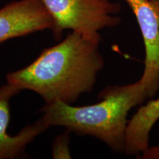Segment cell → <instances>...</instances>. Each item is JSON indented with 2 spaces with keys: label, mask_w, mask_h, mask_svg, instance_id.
Listing matches in <instances>:
<instances>
[{
  "label": "cell",
  "mask_w": 159,
  "mask_h": 159,
  "mask_svg": "<svg viewBox=\"0 0 159 159\" xmlns=\"http://www.w3.org/2000/svg\"><path fill=\"white\" fill-rule=\"evenodd\" d=\"M101 39L71 32L57 45L44 49L30 64L7 75V82L34 91L45 102L72 105L94 89L105 62Z\"/></svg>",
  "instance_id": "6da1fadb"
},
{
  "label": "cell",
  "mask_w": 159,
  "mask_h": 159,
  "mask_svg": "<svg viewBox=\"0 0 159 159\" xmlns=\"http://www.w3.org/2000/svg\"><path fill=\"white\" fill-rule=\"evenodd\" d=\"M99 98L100 102L85 106L45 102L41 111L49 126L63 127L70 133L93 136L111 150L124 152L128 113L150 98L148 89L139 80L131 84L106 87Z\"/></svg>",
  "instance_id": "7a4b0ae2"
},
{
  "label": "cell",
  "mask_w": 159,
  "mask_h": 159,
  "mask_svg": "<svg viewBox=\"0 0 159 159\" xmlns=\"http://www.w3.org/2000/svg\"><path fill=\"white\" fill-rule=\"evenodd\" d=\"M54 20L52 33L55 40L65 30L94 39H101L99 31L113 28L122 19L117 16L120 4L111 0H41Z\"/></svg>",
  "instance_id": "3957f363"
},
{
  "label": "cell",
  "mask_w": 159,
  "mask_h": 159,
  "mask_svg": "<svg viewBox=\"0 0 159 159\" xmlns=\"http://www.w3.org/2000/svg\"><path fill=\"white\" fill-rule=\"evenodd\" d=\"M136 17L145 47L144 69L139 79L150 98L159 90V0H124Z\"/></svg>",
  "instance_id": "277c9868"
},
{
  "label": "cell",
  "mask_w": 159,
  "mask_h": 159,
  "mask_svg": "<svg viewBox=\"0 0 159 159\" xmlns=\"http://www.w3.org/2000/svg\"><path fill=\"white\" fill-rule=\"evenodd\" d=\"M54 28V20L41 0H19L0 9V43Z\"/></svg>",
  "instance_id": "5b68a950"
},
{
  "label": "cell",
  "mask_w": 159,
  "mask_h": 159,
  "mask_svg": "<svg viewBox=\"0 0 159 159\" xmlns=\"http://www.w3.org/2000/svg\"><path fill=\"white\" fill-rule=\"evenodd\" d=\"M21 91L19 87L8 82L0 86V159L21 158L25 155L27 145L50 127L42 116L15 136L7 134L11 119L10 102Z\"/></svg>",
  "instance_id": "8992f818"
},
{
  "label": "cell",
  "mask_w": 159,
  "mask_h": 159,
  "mask_svg": "<svg viewBox=\"0 0 159 159\" xmlns=\"http://www.w3.org/2000/svg\"><path fill=\"white\" fill-rule=\"evenodd\" d=\"M159 119V97L139 108L127 125L125 153L139 156L149 147L150 134Z\"/></svg>",
  "instance_id": "52a82bcc"
},
{
  "label": "cell",
  "mask_w": 159,
  "mask_h": 159,
  "mask_svg": "<svg viewBox=\"0 0 159 159\" xmlns=\"http://www.w3.org/2000/svg\"><path fill=\"white\" fill-rule=\"evenodd\" d=\"M69 130L59 135L55 138L52 146V156L53 158H71L70 148H69Z\"/></svg>",
  "instance_id": "ba28073f"
},
{
  "label": "cell",
  "mask_w": 159,
  "mask_h": 159,
  "mask_svg": "<svg viewBox=\"0 0 159 159\" xmlns=\"http://www.w3.org/2000/svg\"><path fill=\"white\" fill-rule=\"evenodd\" d=\"M136 158L140 159H159V141L156 145L149 147Z\"/></svg>",
  "instance_id": "9c48e42d"
}]
</instances>
